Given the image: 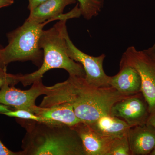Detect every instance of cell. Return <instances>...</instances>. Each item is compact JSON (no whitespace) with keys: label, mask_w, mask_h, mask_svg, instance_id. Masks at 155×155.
<instances>
[{"label":"cell","mask_w":155,"mask_h":155,"mask_svg":"<svg viewBox=\"0 0 155 155\" xmlns=\"http://www.w3.org/2000/svg\"><path fill=\"white\" fill-rule=\"evenodd\" d=\"M129 95L112 87L92 86L84 77L69 76L65 81L50 87L45 101L48 107L71 104L78 118L91 125L101 117L110 115L114 104Z\"/></svg>","instance_id":"cell-1"},{"label":"cell","mask_w":155,"mask_h":155,"mask_svg":"<svg viewBox=\"0 0 155 155\" xmlns=\"http://www.w3.org/2000/svg\"><path fill=\"white\" fill-rule=\"evenodd\" d=\"M26 130L22 155H86L81 139L71 126L18 119Z\"/></svg>","instance_id":"cell-2"},{"label":"cell","mask_w":155,"mask_h":155,"mask_svg":"<svg viewBox=\"0 0 155 155\" xmlns=\"http://www.w3.org/2000/svg\"><path fill=\"white\" fill-rule=\"evenodd\" d=\"M67 19H61L50 29L43 31L39 41L40 47L43 51L41 66L29 74H19V80L24 86L31 85L42 79L47 71L54 69H64L69 76L85 77V73L81 64L75 62L68 55L66 36Z\"/></svg>","instance_id":"cell-3"},{"label":"cell","mask_w":155,"mask_h":155,"mask_svg":"<svg viewBox=\"0 0 155 155\" xmlns=\"http://www.w3.org/2000/svg\"><path fill=\"white\" fill-rule=\"evenodd\" d=\"M81 13L78 5L68 13L51 18L42 23L26 20L23 25L8 34V44L0 49V61L6 67L15 61H31L38 66L43 60V51L39 41L43 28L48 23L61 19L79 18Z\"/></svg>","instance_id":"cell-4"},{"label":"cell","mask_w":155,"mask_h":155,"mask_svg":"<svg viewBox=\"0 0 155 155\" xmlns=\"http://www.w3.org/2000/svg\"><path fill=\"white\" fill-rule=\"evenodd\" d=\"M120 64L131 66L138 72L141 80V93L150 114L155 110V61L143 51L130 46L122 54Z\"/></svg>","instance_id":"cell-5"},{"label":"cell","mask_w":155,"mask_h":155,"mask_svg":"<svg viewBox=\"0 0 155 155\" xmlns=\"http://www.w3.org/2000/svg\"><path fill=\"white\" fill-rule=\"evenodd\" d=\"M66 44L68 55L73 61L82 65L85 73L84 78L89 84L97 87L110 86V76L106 74L103 68L106 57L104 54L98 57L87 54L75 46L68 34L66 36Z\"/></svg>","instance_id":"cell-6"},{"label":"cell","mask_w":155,"mask_h":155,"mask_svg":"<svg viewBox=\"0 0 155 155\" xmlns=\"http://www.w3.org/2000/svg\"><path fill=\"white\" fill-rule=\"evenodd\" d=\"M46 87L42 79L35 81L27 90L18 89L10 82H7L0 90V104L14 110H25L34 114L38 107L35 101L40 96L45 95Z\"/></svg>","instance_id":"cell-7"},{"label":"cell","mask_w":155,"mask_h":155,"mask_svg":"<svg viewBox=\"0 0 155 155\" xmlns=\"http://www.w3.org/2000/svg\"><path fill=\"white\" fill-rule=\"evenodd\" d=\"M150 115L148 105L141 92L117 102L110 111L111 116L122 119L130 127L146 124Z\"/></svg>","instance_id":"cell-8"},{"label":"cell","mask_w":155,"mask_h":155,"mask_svg":"<svg viewBox=\"0 0 155 155\" xmlns=\"http://www.w3.org/2000/svg\"><path fill=\"white\" fill-rule=\"evenodd\" d=\"M81 139L86 155H107L114 138L95 130L81 122L72 127Z\"/></svg>","instance_id":"cell-9"},{"label":"cell","mask_w":155,"mask_h":155,"mask_svg":"<svg viewBox=\"0 0 155 155\" xmlns=\"http://www.w3.org/2000/svg\"><path fill=\"white\" fill-rule=\"evenodd\" d=\"M131 155H150L155 148V127L147 124L130 127L127 134Z\"/></svg>","instance_id":"cell-10"},{"label":"cell","mask_w":155,"mask_h":155,"mask_svg":"<svg viewBox=\"0 0 155 155\" xmlns=\"http://www.w3.org/2000/svg\"><path fill=\"white\" fill-rule=\"evenodd\" d=\"M119 66V72L110 78V86L124 94L141 92V78L137 71L128 65L120 64Z\"/></svg>","instance_id":"cell-11"},{"label":"cell","mask_w":155,"mask_h":155,"mask_svg":"<svg viewBox=\"0 0 155 155\" xmlns=\"http://www.w3.org/2000/svg\"><path fill=\"white\" fill-rule=\"evenodd\" d=\"M34 114L45 119L48 123L64 124L72 127L81 122L75 115L72 105L69 103L50 107L38 106Z\"/></svg>","instance_id":"cell-12"},{"label":"cell","mask_w":155,"mask_h":155,"mask_svg":"<svg viewBox=\"0 0 155 155\" xmlns=\"http://www.w3.org/2000/svg\"><path fill=\"white\" fill-rule=\"evenodd\" d=\"M77 0H47L30 11L26 20L42 23L63 14L67 6L75 4Z\"/></svg>","instance_id":"cell-13"},{"label":"cell","mask_w":155,"mask_h":155,"mask_svg":"<svg viewBox=\"0 0 155 155\" xmlns=\"http://www.w3.org/2000/svg\"><path fill=\"white\" fill-rule=\"evenodd\" d=\"M89 125L100 133L113 138L127 134L130 127L122 119L111 115L103 116Z\"/></svg>","instance_id":"cell-14"},{"label":"cell","mask_w":155,"mask_h":155,"mask_svg":"<svg viewBox=\"0 0 155 155\" xmlns=\"http://www.w3.org/2000/svg\"><path fill=\"white\" fill-rule=\"evenodd\" d=\"M84 19L89 20L97 16L104 6V0H77Z\"/></svg>","instance_id":"cell-15"},{"label":"cell","mask_w":155,"mask_h":155,"mask_svg":"<svg viewBox=\"0 0 155 155\" xmlns=\"http://www.w3.org/2000/svg\"><path fill=\"white\" fill-rule=\"evenodd\" d=\"M107 155H131L127 134L114 138Z\"/></svg>","instance_id":"cell-16"},{"label":"cell","mask_w":155,"mask_h":155,"mask_svg":"<svg viewBox=\"0 0 155 155\" xmlns=\"http://www.w3.org/2000/svg\"><path fill=\"white\" fill-rule=\"evenodd\" d=\"M2 114L9 117H16L17 119H27L40 122H48L45 119H43L41 117L35 115L30 111L25 110H13L9 112L2 113Z\"/></svg>","instance_id":"cell-17"},{"label":"cell","mask_w":155,"mask_h":155,"mask_svg":"<svg viewBox=\"0 0 155 155\" xmlns=\"http://www.w3.org/2000/svg\"><path fill=\"white\" fill-rule=\"evenodd\" d=\"M19 75H11L8 74L7 72L0 75V90L7 82H10L14 85L19 83Z\"/></svg>","instance_id":"cell-18"},{"label":"cell","mask_w":155,"mask_h":155,"mask_svg":"<svg viewBox=\"0 0 155 155\" xmlns=\"http://www.w3.org/2000/svg\"><path fill=\"white\" fill-rule=\"evenodd\" d=\"M0 155H22L21 151L14 152L8 149L0 140Z\"/></svg>","instance_id":"cell-19"},{"label":"cell","mask_w":155,"mask_h":155,"mask_svg":"<svg viewBox=\"0 0 155 155\" xmlns=\"http://www.w3.org/2000/svg\"><path fill=\"white\" fill-rule=\"evenodd\" d=\"M47 1V0H28L29 4H28V9L30 11H32L37 7Z\"/></svg>","instance_id":"cell-20"},{"label":"cell","mask_w":155,"mask_h":155,"mask_svg":"<svg viewBox=\"0 0 155 155\" xmlns=\"http://www.w3.org/2000/svg\"><path fill=\"white\" fill-rule=\"evenodd\" d=\"M143 51L155 61V43L152 46L149 48L147 49L143 50Z\"/></svg>","instance_id":"cell-21"},{"label":"cell","mask_w":155,"mask_h":155,"mask_svg":"<svg viewBox=\"0 0 155 155\" xmlns=\"http://www.w3.org/2000/svg\"><path fill=\"white\" fill-rule=\"evenodd\" d=\"M147 124L155 127V110L150 114Z\"/></svg>","instance_id":"cell-22"},{"label":"cell","mask_w":155,"mask_h":155,"mask_svg":"<svg viewBox=\"0 0 155 155\" xmlns=\"http://www.w3.org/2000/svg\"><path fill=\"white\" fill-rule=\"evenodd\" d=\"M14 3V0H0V8L11 5Z\"/></svg>","instance_id":"cell-23"},{"label":"cell","mask_w":155,"mask_h":155,"mask_svg":"<svg viewBox=\"0 0 155 155\" xmlns=\"http://www.w3.org/2000/svg\"><path fill=\"white\" fill-rule=\"evenodd\" d=\"M12 108L9 106L5 105L0 104V114L2 113H6V112H9V111L13 110Z\"/></svg>","instance_id":"cell-24"},{"label":"cell","mask_w":155,"mask_h":155,"mask_svg":"<svg viewBox=\"0 0 155 155\" xmlns=\"http://www.w3.org/2000/svg\"><path fill=\"white\" fill-rule=\"evenodd\" d=\"M7 72V69H6V67L3 66L2 64L1 63L0 61V75L5 74Z\"/></svg>","instance_id":"cell-25"},{"label":"cell","mask_w":155,"mask_h":155,"mask_svg":"<svg viewBox=\"0 0 155 155\" xmlns=\"http://www.w3.org/2000/svg\"><path fill=\"white\" fill-rule=\"evenodd\" d=\"M150 155H155V148L153 150V151L150 154Z\"/></svg>","instance_id":"cell-26"}]
</instances>
